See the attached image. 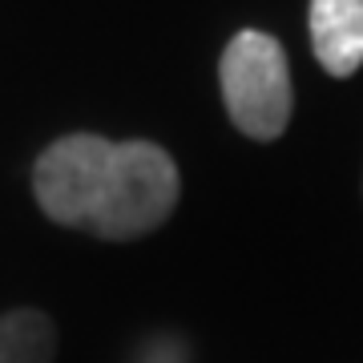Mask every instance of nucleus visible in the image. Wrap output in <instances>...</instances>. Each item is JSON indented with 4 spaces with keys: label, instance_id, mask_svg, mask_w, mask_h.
I'll use <instances>...</instances> for the list:
<instances>
[{
    "label": "nucleus",
    "instance_id": "1",
    "mask_svg": "<svg viewBox=\"0 0 363 363\" xmlns=\"http://www.w3.org/2000/svg\"><path fill=\"white\" fill-rule=\"evenodd\" d=\"M33 190L52 222L109 242H133L174 214L178 166L154 142L69 133L37 157Z\"/></svg>",
    "mask_w": 363,
    "mask_h": 363
},
{
    "label": "nucleus",
    "instance_id": "2",
    "mask_svg": "<svg viewBox=\"0 0 363 363\" xmlns=\"http://www.w3.org/2000/svg\"><path fill=\"white\" fill-rule=\"evenodd\" d=\"M222 101L238 130L255 142H274L291 121V69L283 45L247 28L222 52Z\"/></svg>",
    "mask_w": 363,
    "mask_h": 363
},
{
    "label": "nucleus",
    "instance_id": "3",
    "mask_svg": "<svg viewBox=\"0 0 363 363\" xmlns=\"http://www.w3.org/2000/svg\"><path fill=\"white\" fill-rule=\"evenodd\" d=\"M311 49L331 77L363 65V0H311Z\"/></svg>",
    "mask_w": 363,
    "mask_h": 363
},
{
    "label": "nucleus",
    "instance_id": "4",
    "mask_svg": "<svg viewBox=\"0 0 363 363\" xmlns=\"http://www.w3.org/2000/svg\"><path fill=\"white\" fill-rule=\"evenodd\" d=\"M57 331L40 311L0 315V363H52Z\"/></svg>",
    "mask_w": 363,
    "mask_h": 363
},
{
    "label": "nucleus",
    "instance_id": "5",
    "mask_svg": "<svg viewBox=\"0 0 363 363\" xmlns=\"http://www.w3.org/2000/svg\"><path fill=\"white\" fill-rule=\"evenodd\" d=\"M142 363H186V351H182L178 343H154V351H150Z\"/></svg>",
    "mask_w": 363,
    "mask_h": 363
}]
</instances>
